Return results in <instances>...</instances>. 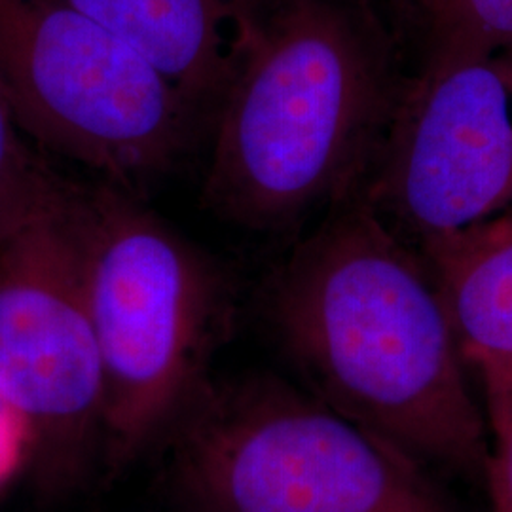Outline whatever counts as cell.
I'll return each instance as SVG.
<instances>
[{"mask_svg": "<svg viewBox=\"0 0 512 512\" xmlns=\"http://www.w3.org/2000/svg\"><path fill=\"white\" fill-rule=\"evenodd\" d=\"M270 306L321 403L425 467L484 475L486 423L435 275L370 203H353L294 249Z\"/></svg>", "mask_w": 512, "mask_h": 512, "instance_id": "obj_1", "label": "cell"}, {"mask_svg": "<svg viewBox=\"0 0 512 512\" xmlns=\"http://www.w3.org/2000/svg\"><path fill=\"white\" fill-rule=\"evenodd\" d=\"M403 86L384 35L351 0H253L219 105L205 200L255 230L287 228L372 167Z\"/></svg>", "mask_w": 512, "mask_h": 512, "instance_id": "obj_2", "label": "cell"}, {"mask_svg": "<svg viewBox=\"0 0 512 512\" xmlns=\"http://www.w3.org/2000/svg\"><path fill=\"white\" fill-rule=\"evenodd\" d=\"M162 442L181 512H456L420 461L274 378H207Z\"/></svg>", "mask_w": 512, "mask_h": 512, "instance_id": "obj_3", "label": "cell"}, {"mask_svg": "<svg viewBox=\"0 0 512 512\" xmlns=\"http://www.w3.org/2000/svg\"><path fill=\"white\" fill-rule=\"evenodd\" d=\"M84 272L105 376L101 450L120 469L162 442L207 380L226 298L211 264L112 184L84 190Z\"/></svg>", "mask_w": 512, "mask_h": 512, "instance_id": "obj_4", "label": "cell"}, {"mask_svg": "<svg viewBox=\"0 0 512 512\" xmlns=\"http://www.w3.org/2000/svg\"><path fill=\"white\" fill-rule=\"evenodd\" d=\"M0 97L23 133L128 192L181 156L198 109L65 0H0Z\"/></svg>", "mask_w": 512, "mask_h": 512, "instance_id": "obj_5", "label": "cell"}, {"mask_svg": "<svg viewBox=\"0 0 512 512\" xmlns=\"http://www.w3.org/2000/svg\"><path fill=\"white\" fill-rule=\"evenodd\" d=\"M0 395L27 420L44 486L101 448L105 376L84 272V188L48 183L0 234Z\"/></svg>", "mask_w": 512, "mask_h": 512, "instance_id": "obj_6", "label": "cell"}, {"mask_svg": "<svg viewBox=\"0 0 512 512\" xmlns=\"http://www.w3.org/2000/svg\"><path fill=\"white\" fill-rule=\"evenodd\" d=\"M366 202L420 253L512 203V50L429 55L403 86Z\"/></svg>", "mask_w": 512, "mask_h": 512, "instance_id": "obj_7", "label": "cell"}, {"mask_svg": "<svg viewBox=\"0 0 512 512\" xmlns=\"http://www.w3.org/2000/svg\"><path fill=\"white\" fill-rule=\"evenodd\" d=\"M196 107L220 105L249 42L253 0H65Z\"/></svg>", "mask_w": 512, "mask_h": 512, "instance_id": "obj_8", "label": "cell"}, {"mask_svg": "<svg viewBox=\"0 0 512 512\" xmlns=\"http://www.w3.org/2000/svg\"><path fill=\"white\" fill-rule=\"evenodd\" d=\"M486 401L512 393V203L492 219L421 253Z\"/></svg>", "mask_w": 512, "mask_h": 512, "instance_id": "obj_9", "label": "cell"}, {"mask_svg": "<svg viewBox=\"0 0 512 512\" xmlns=\"http://www.w3.org/2000/svg\"><path fill=\"white\" fill-rule=\"evenodd\" d=\"M429 55L512 50V0H416Z\"/></svg>", "mask_w": 512, "mask_h": 512, "instance_id": "obj_10", "label": "cell"}, {"mask_svg": "<svg viewBox=\"0 0 512 512\" xmlns=\"http://www.w3.org/2000/svg\"><path fill=\"white\" fill-rule=\"evenodd\" d=\"M16 128L0 97V234L18 219L52 177L42 165L31 162Z\"/></svg>", "mask_w": 512, "mask_h": 512, "instance_id": "obj_11", "label": "cell"}, {"mask_svg": "<svg viewBox=\"0 0 512 512\" xmlns=\"http://www.w3.org/2000/svg\"><path fill=\"white\" fill-rule=\"evenodd\" d=\"M492 446L484 476L492 512H512V393L486 401Z\"/></svg>", "mask_w": 512, "mask_h": 512, "instance_id": "obj_12", "label": "cell"}, {"mask_svg": "<svg viewBox=\"0 0 512 512\" xmlns=\"http://www.w3.org/2000/svg\"><path fill=\"white\" fill-rule=\"evenodd\" d=\"M35 442L27 420L0 395V490L31 467Z\"/></svg>", "mask_w": 512, "mask_h": 512, "instance_id": "obj_13", "label": "cell"}, {"mask_svg": "<svg viewBox=\"0 0 512 512\" xmlns=\"http://www.w3.org/2000/svg\"><path fill=\"white\" fill-rule=\"evenodd\" d=\"M397 2H401L403 6H410V4L414 6V2H416V0H397Z\"/></svg>", "mask_w": 512, "mask_h": 512, "instance_id": "obj_14", "label": "cell"}]
</instances>
